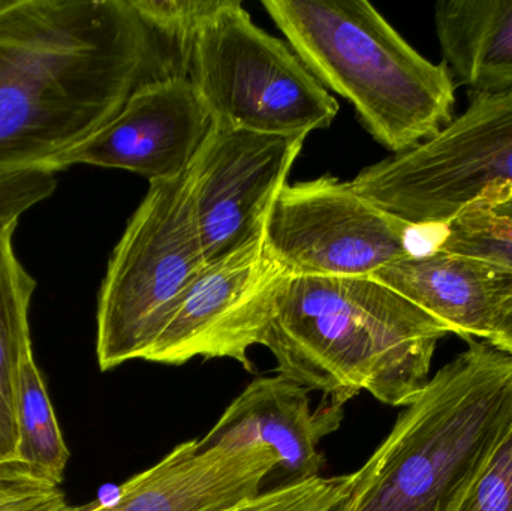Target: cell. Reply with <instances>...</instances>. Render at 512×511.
Masks as SVG:
<instances>
[{
    "mask_svg": "<svg viewBox=\"0 0 512 511\" xmlns=\"http://www.w3.org/2000/svg\"><path fill=\"white\" fill-rule=\"evenodd\" d=\"M168 78L132 0H15L0 14V180L48 167Z\"/></svg>",
    "mask_w": 512,
    "mask_h": 511,
    "instance_id": "cell-1",
    "label": "cell"
},
{
    "mask_svg": "<svg viewBox=\"0 0 512 511\" xmlns=\"http://www.w3.org/2000/svg\"><path fill=\"white\" fill-rule=\"evenodd\" d=\"M450 329L373 278L288 276L265 338L277 375L345 407L360 393L408 407Z\"/></svg>",
    "mask_w": 512,
    "mask_h": 511,
    "instance_id": "cell-2",
    "label": "cell"
},
{
    "mask_svg": "<svg viewBox=\"0 0 512 511\" xmlns=\"http://www.w3.org/2000/svg\"><path fill=\"white\" fill-rule=\"evenodd\" d=\"M468 342L351 474L336 511H456L512 429V356Z\"/></svg>",
    "mask_w": 512,
    "mask_h": 511,
    "instance_id": "cell-3",
    "label": "cell"
},
{
    "mask_svg": "<svg viewBox=\"0 0 512 511\" xmlns=\"http://www.w3.org/2000/svg\"><path fill=\"white\" fill-rule=\"evenodd\" d=\"M262 6L313 77L345 98L394 155L453 120L450 69L421 56L372 3L264 0Z\"/></svg>",
    "mask_w": 512,
    "mask_h": 511,
    "instance_id": "cell-4",
    "label": "cell"
},
{
    "mask_svg": "<svg viewBox=\"0 0 512 511\" xmlns=\"http://www.w3.org/2000/svg\"><path fill=\"white\" fill-rule=\"evenodd\" d=\"M206 267L188 170L152 182L108 261L96 311L102 372L144 360Z\"/></svg>",
    "mask_w": 512,
    "mask_h": 511,
    "instance_id": "cell-5",
    "label": "cell"
},
{
    "mask_svg": "<svg viewBox=\"0 0 512 511\" xmlns=\"http://www.w3.org/2000/svg\"><path fill=\"white\" fill-rule=\"evenodd\" d=\"M188 78L218 128L307 137L339 113L291 47L256 26L240 0H224L206 18Z\"/></svg>",
    "mask_w": 512,
    "mask_h": 511,
    "instance_id": "cell-6",
    "label": "cell"
},
{
    "mask_svg": "<svg viewBox=\"0 0 512 511\" xmlns=\"http://www.w3.org/2000/svg\"><path fill=\"white\" fill-rule=\"evenodd\" d=\"M349 182L418 228L444 227L480 201L512 194V89L471 95L438 134Z\"/></svg>",
    "mask_w": 512,
    "mask_h": 511,
    "instance_id": "cell-7",
    "label": "cell"
},
{
    "mask_svg": "<svg viewBox=\"0 0 512 511\" xmlns=\"http://www.w3.org/2000/svg\"><path fill=\"white\" fill-rule=\"evenodd\" d=\"M418 227L385 212L337 177L286 185L264 234V251L286 276L372 278L417 255Z\"/></svg>",
    "mask_w": 512,
    "mask_h": 511,
    "instance_id": "cell-8",
    "label": "cell"
},
{
    "mask_svg": "<svg viewBox=\"0 0 512 511\" xmlns=\"http://www.w3.org/2000/svg\"><path fill=\"white\" fill-rule=\"evenodd\" d=\"M306 137L213 125L188 168L206 266L264 243L265 228Z\"/></svg>",
    "mask_w": 512,
    "mask_h": 511,
    "instance_id": "cell-9",
    "label": "cell"
},
{
    "mask_svg": "<svg viewBox=\"0 0 512 511\" xmlns=\"http://www.w3.org/2000/svg\"><path fill=\"white\" fill-rule=\"evenodd\" d=\"M286 278L264 243L204 267L144 360L182 366L230 359L254 371L249 353L264 347Z\"/></svg>",
    "mask_w": 512,
    "mask_h": 511,
    "instance_id": "cell-10",
    "label": "cell"
},
{
    "mask_svg": "<svg viewBox=\"0 0 512 511\" xmlns=\"http://www.w3.org/2000/svg\"><path fill=\"white\" fill-rule=\"evenodd\" d=\"M213 122L189 78L146 84L101 129L50 162L51 170L84 164L132 171L149 182L188 170Z\"/></svg>",
    "mask_w": 512,
    "mask_h": 511,
    "instance_id": "cell-11",
    "label": "cell"
},
{
    "mask_svg": "<svg viewBox=\"0 0 512 511\" xmlns=\"http://www.w3.org/2000/svg\"><path fill=\"white\" fill-rule=\"evenodd\" d=\"M276 468L262 444L201 449L189 440L123 483L114 500L71 511H227L258 497Z\"/></svg>",
    "mask_w": 512,
    "mask_h": 511,
    "instance_id": "cell-12",
    "label": "cell"
},
{
    "mask_svg": "<svg viewBox=\"0 0 512 511\" xmlns=\"http://www.w3.org/2000/svg\"><path fill=\"white\" fill-rule=\"evenodd\" d=\"M343 419L342 405L322 401L312 408L309 390L274 375L249 383L198 441L201 449L262 444L276 456L286 482H303L322 476V440L339 431Z\"/></svg>",
    "mask_w": 512,
    "mask_h": 511,
    "instance_id": "cell-13",
    "label": "cell"
},
{
    "mask_svg": "<svg viewBox=\"0 0 512 511\" xmlns=\"http://www.w3.org/2000/svg\"><path fill=\"white\" fill-rule=\"evenodd\" d=\"M465 339L489 341L512 312V269L474 255L432 249L372 276Z\"/></svg>",
    "mask_w": 512,
    "mask_h": 511,
    "instance_id": "cell-14",
    "label": "cell"
},
{
    "mask_svg": "<svg viewBox=\"0 0 512 511\" xmlns=\"http://www.w3.org/2000/svg\"><path fill=\"white\" fill-rule=\"evenodd\" d=\"M435 26L444 63L469 95L512 89V0H441Z\"/></svg>",
    "mask_w": 512,
    "mask_h": 511,
    "instance_id": "cell-15",
    "label": "cell"
},
{
    "mask_svg": "<svg viewBox=\"0 0 512 511\" xmlns=\"http://www.w3.org/2000/svg\"><path fill=\"white\" fill-rule=\"evenodd\" d=\"M18 219L0 222V461L18 459V387L24 356L33 350L30 300L36 281L14 251Z\"/></svg>",
    "mask_w": 512,
    "mask_h": 511,
    "instance_id": "cell-16",
    "label": "cell"
},
{
    "mask_svg": "<svg viewBox=\"0 0 512 511\" xmlns=\"http://www.w3.org/2000/svg\"><path fill=\"white\" fill-rule=\"evenodd\" d=\"M17 419L18 459L62 485L71 455L63 440L33 350L24 356L21 365Z\"/></svg>",
    "mask_w": 512,
    "mask_h": 511,
    "instance_id": "cell-17",
    "label": "cell"
},
{
    "mask_svg": "<svg viewBox=\"0 0 512 511\" xmlns=\"http://www.w3.org/2000/svg\"><path fill=\"white\" fill-rule=\"evenodd\" d=\"M224 0H132L174 77L188 78L198 30Z\"/></svg>",
    "mask_w": 512,
    "mask_h": 511,
    "instance_id": "cell-18",
    "label": "cell"
},
{
    "mask_svg": "<svg viewBox=\"0 0 512 511\" xmlns=\"http://www.w3.org/2000/svg\"><path fill=\"white\" fill-rule=\"evenodd\" d=\"M349 477L285 482L227 511H336L348 494Z\"/></svg>",
    "mask_w": 512,
    "mask_h": 511,
    "instance_id": "cell-19",
    "label": "cell"
},
{
    "mask_svg": "<svg viewBox=\"0 0 512 511\" xmlns=\"http://www.w3.org/2000/svg\"><path fill=\"white\" fill-rule=\"evenodd\" d=\"M59 483L21 459L0 461V511H71Z\"/></svg>",
    "mask_w": 512,
    "mask_h": 511,
    "instance_id": "cell-20",
    "label": "cell"
},
{
    "mask_svg": "<svg viewBox=\"0 0 512 511\" xmlns=\"http://www.w3.org/2000/svg\"><path fill=\"white\" fill-rule=\"evenodd\" d=\"M456 511H512V429Z\"/></svg>",
    "mask_w": 512,
    "mask_h": 511,
    "instance_id": "cell-21",
    "label": "cell"
},
{
    "mask_svg": "<svg viewBox=\"0 0 512 511\" xmlns=\"http://www.w3.org/2000/svg\"><path fill=\"white\" fill-rule=\"evenodd\" d=\"M56 188V171L48 167L27 168L0 180V222L20 218Z\"/></svg>",
    "mask_w": 512,
    "mask_h": 511,
    "instance_id": "cell-22",
    "label": "cell"
},
{
    "mask_svg": "<svg viewBox=\"0 0 512 511\" xmlns=\"http://www.w3.org/2000/svg\"><path fill=\"white\" fill-rule=\"evenodd\" d=\"M477 204H486V206L492 207L496 212L512 218V194L487 198V200L480 201V203ZM486 342H489L493 347L498 348V350L505 351V353L512 356V312L504 321H502L501 326L498 327L495 335Z\"/></svg>",
    "mask_w": 512,
    "mask_h": 511,
    "instance_id": "cell-23",
    "label": "cell"
},
{
    "mask_svg": "<svg viewBox=\"0 0 512 511\" xmlns=\"http://www.w3.org/2000/svg\"><path fill=\"white\" fill-rule=\"evenodd\" d=\"M14 2L15 0H0V14H2L3 11H6L9 6L14 5Z\"/></svg>",
    "mask_w": 512,
    "mask_h": 511,
    "instance_id": "cell-24",
    "label": "cell"
}]
</instances>
